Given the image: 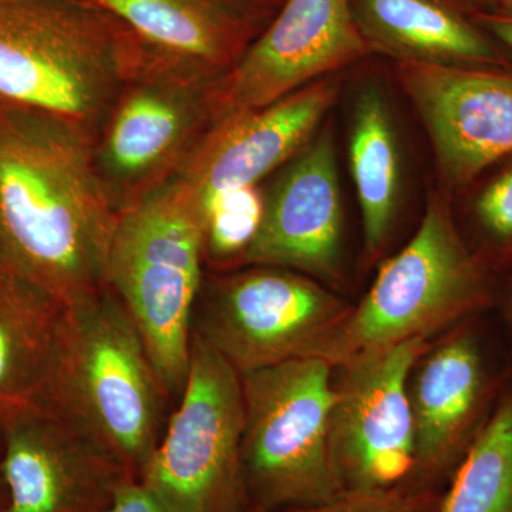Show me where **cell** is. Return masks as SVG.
I'll list each match as a JSON object with an SVG mask.
<instances>
[{"mask_svg":"<svg viewBox=\"0 0 512 512\" xmlns=\"http://www.w3.org/2000/svg\"><path fill=\"white\" fill-rule=\"evenodd\" d=\"M370 53L396 62L512 67V60L454 0H350Z\"/></svg>","mask_w":512,"mask_h":512,"instance_id":"obj_18","label":"cell"},{"mask_svg":"<svg viewBox=\"0 0 512 512\" xmlns=\"http://www.w3.org/2000/svg\"><path fill=\"white\" fill-rule=\"evenodd\" d=\"M138 56L92 0H0V106L47 114L94 141Z\"/></svg>","mask_w":512,"mask_h":512,"instance_id":"obj_2","label":"cell"},{"mask_svg":"<svg viewBox=\"0 0 512 512\" xmlns=\"http://www.w3.org/2000/svg\"><path fill=\"white\" fill-rule=\"evenodd\" d=\"M352 306L311 276L281 266L205 272L192 335L239 375L308 357Z\"/></svg>","mask_w":512,"mask_h":512,"instance_id":"obj_9","label":"cell"},{"mask_svg":"<svg viewBox=\"0 0 512 512\" xmlns=\"http://www.w3.org/2000/svg\"><path fill=\"white\" fill-rule=\"evenodd\" d=\"M264 207L265 194L258 185L227 192L205 205V268L210 272L241 268L261 227Z\"/></svg>","mask_w":512,"mask_h":512,"instance_id":"obj_22","label":"cell"},{"mask_svg":"<svg viewBox=\"0 0 512 512\" xmlns=\"http://www.w3.org/2000/svg\"><path fill=\"white\" fill-rule=\"evenodd\" d=\"M63 303L0 258V431L46 402Z\"/></svg>","mask_w":512,"mask_h":512,"instance_id":"obj_19","label":"cell"},{"mask_svg":"<svg viewBox=\"0 0 512 512\" xmlns=\"http://www.w3.org/2000/svg\"><path fill=\"white\" fill-rule=\"evenodd\" d=\"M366 252L380 254L394 221L400 191V158L392 117L379 90H363L353 110L349 144Z\"/></svg>","mask_w":512,"mask_h":512,"instance_id":"obj_20","label":"cell"},{"mask_svg":"<svg viewBox=\"0 0 512 512\" xmlns=\"http://www.w3.org/2000/svg\"><path fill=\"white\" fill-rule=\"evenodd\" d=\"M106 512H171L140 480H128L117 491Z\"/></svg>","mask_w":512,"mask_h":512,"instance_id":"obj_25","label":"cell"},{"mask_svg":"<svg viewBox=\"0 0 512 512\" xmlns=\"http://www.w3.org/2000/svg\"><path fill=\"white\" fill-rule=\"evenodd\" d=\"M409 383L414 429L410 485L436 488L450 480L494 407V383L480 340L457 329L431 346Z\"/></svg>","mask_w":512,"mask_h":512,"instance_id":"obj_15","label":"cell"},{"mask_svg":"<svg viewBox=\"0 0 512 512\" xmlns=\"http://www.w3.org/2000/svg\"><path fill=\"white\" fill-rule=\"evenodd\" d=\"M494 10L504 13V15L511 16L512 18V0H497V5H495Z\"/></svg>","mask_w":512,"mask_h":512,"instance_id":"obj_29","label":"cell"},{"mask_svg":"<svg viewBox=\"0 0 512 512\" xmlns=\"http://www.w3.org/2000/svg\"><path fill=\"white\" fill-rule=\"evenodd\" d=\"M470 211L483 249L478 256L494 272V266L512 259V156L498 161L478 175Z\"/></svg>","mask_w":512,"mask_h":512,"instance_id":"obj_23","label":"cell"},{"mask_svg":"<svg viewBox=\"0 0 512 512\" xmlns=\"http://www.w3.org/2000/svg\"><path fill=\"white\" fill-rule=\"evenodd\" d=\"M436 512H512V386L461 458Z\"/></svg>","mask_w":512,"mask_h":512,"instance_id":"obj_21","label":"cell"},{"mask_svg":"<svg viewBox=\"0 0 512 512\" xmlns=\"http://www.w3.org/2000/svg\"><path fill=\"white\" fill-rule=\"evenodd\" d=\"M471 18L512 60L511 16L504 15L497 10H488V12L474 13Z\"/></svg>","mask_w":512,"mask_h":512,"instance_id":"obj_26","label":"cell"},{"mask_svg":"<svg viewBox=\"0 0 512 512\" xmlns=\"http://www.w3.org/2000/svg\"><path fill=\"white\" fill-rule=\"evenodd\" d=\"M420 336L353 357L333 380L330 454L343 490H384L407 484L414 470L409 383L431 348Z\"/></svg>","mask_w":512,"mask_h":512,"instance_id":"obj_10","label":"cell"},{"mask_svg":"<svg viewBox=\"0 0 512 512\" xmlns=\"http://www.w3.org/2000/svg\"><path fill=\"white\" fill-rule=\"evenodd\" d=\"M205 272L200 202L180 175L117 215L107 286L177 402L190 369L192 312Z\"/></svg>","mask_w":512,"mask_h":512,"instance_id":"obj_4","label":"cell"},{"mask_svg":"<svg viewBox=\"0 0 512 512\" xmlns=\"http://www.w3.org/2000/svg\"><path fill=\"white\" fill-rule=\"evenodd\" d=\"M9 493L6 487L5 477H3L2 468H0V512L8 510Z\"/></svg>","mask_w":512,"mask_h":512,"instance_id":"obj_28","label":"cell"},{"mask_svg":"<svg viewBox=\"0 0 512 512\" xmlns=\"http://www.w3.org/2000/svg\"><path fill=\"white\" fill-rule=\"evenodd\" d=\"M505 311H507V319L508 323H510V328L512 332V289L510 291V295H508L507 306H505Z\"/></svg>","mask_w":512,"mask_h":512,"instance_id":"obj_30","label":"cell"},{"mask_svg":"<svg viewBox=\"0 0 512 512\" xmlns=\"http://www.w3.org/2000/svg\"><path fill=\"white\" fill-rule=\"evenodd\" d=\"M117 214L93 140L37 111L0 106V258L64 306L107 286Z\"/></svg>","mask_w":512,"mask_h":512,"instance_id":"obj_1","label":"cell"},{"mask_svg":"<svg viewBox=\"0 0 512 512\" xmlns=\"http://www.w3.org/2000/svg\"><path fill=\"white\" fill-rule=\"evenodd\" d=\"M369 53L350 0H285L225 77L221 119L268 106Z\"/></svg>","mask_w":512,"mask_h":512,"instance_id":"obj_13","label":"cell"},{"mask_svg":"<svg viewBox=\"0 0 512 512\" xmlns=\"http://www.w3.org/2000/svg\"><path fill=\"white\" fill-rule=\"evenodd\" d=\"M396 70L448 187L466 190L512 156V67L397 62Z\"/></svg>","mask_w":512,"mask_h":512,"instance_id":"obj_12","label":"cell"},{"mask_svg":"<svg viewBox=\"0 0 512 512\" xmlns=\"http://www.w3.org/2000/svg\"><path fill=\"white\" fill-rule=\"evenodd\" d=\"M242 377L192 335L187 382L140 481L171 512H248Z\"/></svg>","mask_w":512,"mask_h":512,"instance_id":"obj_8","label":"cell"},{"mask_svg":"<svg viewBox=\"0 0 512 512\" xmlns=\"http://www.w3.org/2000/svg\"><path fill=\"white\" fill-rule=\"evenodd\" d=\"M436 488L403 484L384 490H346L332 500L279 512H436Z\"/></svg>","mask_w":512,"mask_h":512,"instance_id":"obj_24","label":"cell"},{"mask_svg":"<svg viewBox=\"0 0 512 512\" xmlns=\"http://www.w3.org/2000/svg\"><path fill=\"white\" fill-rule=\"evenodd\" d=\"M170 402L137 326L109 286L66 306L43 406L86 431L140 480L167 427Z\"/></svg>","mask_w":512,"mask_h":512,"instance_id":"obj_3","label":"cell"},{"mask_svg":"<svg viewBox=\"0 0 512 512\" xmlns=\"http://www.w3.org/2000/svg\"><path fill=\"white\" fill-rule=\"evenodd\" d=\"M335 84L316 80L282 99L222 117L185 165L183 177L200 202L255 187L311 143L335 103Z\"/></svg>","mask_w":512,"mask_h":512,"instance_id":"obj_17","label":"cell"},{"mask_svg":"<svg viewBox=\"0 0 512 512\" xmlns=\"http://www.w3.org/2000/svg\"><path fill=\"white\" fill-rule=\"evenodd\" d=\"M5 512H106L137 480L99 441L49 406L26 410L0 431Z\"/></svg>","mask_w":512,"mask_h":512,"instance_id":"obj_11","label":"cell"},{"mask_svg":"<svg viewBox=\"0 0 512 512\" xmlns=\"http://www.w3.org/2000/svg\"><path fill=\"white\" fill-rule=\"evenodd\" d=\"M264 194L261 227L241 268L281 266L316 281L338 284L342 279L343 208L329 127L282 167Z\"/></svg>","mask_w":512,"mask_h":512,"instance_id":"obj_14","label":"cell"},{"mask_svg":"<svg viewBox=\"0 0 512 512\" xmlns=\"http://www.w3.org/2000/svg\"><path fill=\"white\" fill-rule=\"evenodd\" d=\"M461 9L466 10L468 15L474 13L488 12L494 10L497 0H454Z\"/></svg>","mask_w":512,"mask_h":512,"instance_id":"obj_27","label":"cell"},{"mask_svg":"<svg viewBox=\"0 0 512 512\" xmlns=\"http://www.w3.org/2000/svg\"><path fill=\"white\" fill-rule=\"evenodd\" d=\"M333 367L299 357L245 373L242 464L251 507H309L343 493L330 454Z\"/></svg>","mask_w":512,"mask_h":512,"instance_id":"obj_6","label":"cell"},{"mask_svg":"<svg viewBox=\"0 0 512 512\" xmlns=\"http://www.w3.org/2000/svg\"><path fill=\"white\" fill-rule=\"evenodd\" d=\"M494 272L457 227L450 201L434 195L419 229L380 268L359 305L308 357L332 367L426 336L493 305Z\"/></svg>","mask_w":512,"mask_h":512,"instance_id":"obj_5","label":"cell"},{"mask_svg":"<svg viewBox=\"0 0 512 512\" xmlns=\"http://www.w3.org/2000/svg\"><path fill=\"white\" fill-rule=\"evenodd\" d=\"M119 20L141 56L225 79L285 0H92Z\"/></svg>","mask_w":512,"mask_h":512,"instance_id":"obj_16","label":"cell"},{"mask_svg":"<svg viewBox=\"0 0 512 512\" xmlns=\"http://www.w3.org/2000/svg\"><path fill=\"white\" fill-rule=\"evenodd\" d=\"M225 79L138 56L93 141V164L117 215L183 173L221 120Z\"/></svg>","mask_w":512,"mask_h":512,"instance_id":"obj_7","label":"cell"},{"mask_svg":"<svg viewBox=\"0 0 512 512\" xmlns=\"http://www.w3.org/2000/svg\"><path fill=\"white\" fill-rule=\"evenodd\" d=\"M248 512H266V511L261 510V508L252 507L251 510H249Z\"/></svg>","mask_w":512,"mask_h":512,"instance_id":"obj_31","label":"cell"}]
</instances>
